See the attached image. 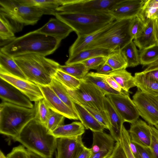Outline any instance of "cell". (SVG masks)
<instances>
[{
  "label": "cell",
  "instance_id": "cell-24",
  "mask_svg": "<svg viewBox=\"0 0 158 158\" xmlns=\"http://www.w3.org/2000/svg\"><path fill=\"white\" fill-rule=\"evenodd\" d=\"M114 141L110 135L103 131L93 132V142L91 148L93 154L101 150L112 151Z\"/></svg>",
  "mask_w": 158,
  "mask_h": 158
},
{
  "label": "cell",
  "instance_id": "cell-27",
  "mask_svg": "<svg viewBox=\"0 0 158 158\" xmlns=\"http://www.w3.org/2000/svg\"><path fill=\"white\" fill-rule=\"evenodd\" d=\"M135 84L138 89L144 93L154 96L158 95V82L150 79L141 72L135 73Z\"/></svg>",
  "mask_w": 158,
  "mask_h": 158
},
{
  "label": "cell",
  "instance_id": "cell-58",
  "mask_svg": "<svg viewBox=\"0 0 158 158\" xmlns=\"http://www.w3.org/2000/svg\"><path fill=\"white\" fill-rule=\"evenodd\" d=\"M150 19L152 20L158 19V8H157L156 12L151 17Z\"/></svg>",
  "mask_w": 158,
  "mask_h": 158
},
{
  "label": "cell",
  "instance_id": "cell-43",
  "mask_svg": "<svg viewBox=\"0 0 158 158\" xmlns=\"http://www.w3.org/2000/svg\"><path fill=\"white\" fill-rule=\"evenodd\" d=\"M106 56H96L85 60L81 63L83 64L89 70H96L105 63Z\"/></svg>",
  "mask_w": 158,
  "mask_h": 158
},
{
  "label": "cell",
  "instance_id": "cell-51",
  "mask_svg": "<svg viewBox=\"0 0 158 158\" xmlns=\"http://www.w3.org/2000/svg\"><path fill=\"white\" fill-rule=\"evenodd\" d=\"M93 155L91 148L85 146L77 158H91Z\"/></svg>",
  "mask_w": 158,
  "mask_h": 158
},
{
  "label": "cell",
  "instance_id": "cell-31",
  "mask_svg": "<svg viewBox=\"0 0 158 158\" xmlns=\"http://www.w3.org/2000/svg\"><path fill=\"white\" fill-rule=\"evenodd\" d=\"M49 86L60 99L76 113L73 102L66 87L54 77Z\"/></svg>",
  "mask_w": 158,
  "mask_h": 158
},
{
  "label": "cell",
  "instance_id": "cell-46",
  "mask_svg": "<svg viewBox=\"0 0 158 158\" xmlns=\"http://www.w3.org/2000/svg\"><path fill=\"white\" fill-rule=\"evenodd\" d=\"M6 156L7 158H28L27 149L23 145L14 148Z\"/></svg>",
  "mask_w": 158,
  "mask_h": 158
},
{
  "label": "cell",
  "instance_id": "cell-20",
  "mask_svg": "<svg viewBox=\"0 0 158 158\" xmlns=\"http://www.w3.org/2000/svg\"><path fill=\"white\" fill-rule=\"evenodd\" d=\"M116 20L99 30L89 35L77 36V38L69 49V57H71L83 51L88 45L109 29L115 23Z\"/></svg>",
  "mask_w": 158,
  "mask_h": 158
},
{
  "label": "cell",
  "instance_id": "cell-40",
  "mask_svg": "<svg viewBox=\"0 0 158 158\" xmlns=\"http://www.w3.org/2000/svg\"><path fill=\"white\" fill-rule=\"evenodd\" d=\"M104 127L110 130L111 124L106 111L105 110H98L88 106L82 105Z\"/></svg>",
  "mask_w": 158,
  "mask_h": 158
},
{
  "label": "cell",
  "instance_id": "cell-44",
  "mask_svg": "<svg viewBox=\"0 0 158 158\" xmlns=\"http://www.w3.org/2000/svg\"><path fill=\"white\" fill-rule=\"evenodd\" d=\"M150 126L152 134L150 148L153 158H158V130L154 126Z\"/></svg>",
  "mask_w": 158,
  "mask_h": 158
},
{
  "label": "cell",
  "instance_id": "cell-54",
  "mask_svg": "<svg viewBox=\"0 0 158 158\" xmlns=\"http://www.w3.org/2000/svg\"><path fill=\"white\" fill-rule=\"evenodd\" d=\"M144 6L147 7L158 8V0H146Z\"/></svg>",
  "mask_w": 158,
  "mask_h": 158
},
{
  "label": "cell",
  "instance_id": "cell-53",
  "mask_svg": "<svg viewBox=\"0 0 158 158\" xmlns=\"http://www.w3.org/2000/svg\"><path fill=\"white\" fill-rule=\"evenodd\" d=\"M129 146L135 158H140L139 154L136 144L130 139Z\"/></svg>",
  "mask_w": 158,
  "mask_h": 158
},
{
  "label": "cell",
  "instance_id": "cell-42",
  "mask_svg": "<svg viewBox=\"0 0 158 158\" xmlns=\"http://www.w3.org/2000/svg\"><path fill=\"white\" fill-rule=\"evenodd\" d=\"M130 139L128 131L123 125L122 128L121 138L119 143L123 149L127 158H135L130 147Z\"/></svg>",
  "mask_w": 158,
  "mask_h": 158
},
{
  "label": "cell",
  "instance_id": "cell-55",
  "mask_svg": "<svg viewBox=\"0 0 158 158\" xmlns=\"http://www.w3.org/2000/svg\"><path fill=\"white\" fill-rule=\"evenodd\" d=\"M143 93L155 107L158 110V95L154 96L150 94Z\"/></svg>",
  "mask_w": 158,
  "mask_h": 158
},
{
  "label": "cell",
  "instance_id": "cell-59",
  "mask_svg": "<svg viewBox=\"0 0 158 158\" xmlns=\"http://www.w3.org/2000/svg\"><path fill=\"white\" fill-rule=\"evenodd\" d=\"M0 158H7L6 156H5L3 152L1 150L0 152Z\"/></svg>",
  "mask_w": 158,
  "mask_h": 158
},
{
  "label": "cell",
  "instance_id": "cell-17",
  "mask_svg": "<svg viewBox=\"0 0 158 158\" xmlns=\"http://www.w3.org/2000/svg\"><path fill=\"white\" fill-rule=\"evenodd\" d=\"M128 131L132 141L143 146L150 148L152 132L150 125L145 121L138 119L131 123Z\"/></svg>",
  "mask_w": 158,
  "mask_h": 158
},
{
  "label": "cell",
  "instance_id": "cell-36",
  "mask_svg": "<svg viewBox=\"0 0 158 158\" xmlns=\"http://www.w3.org/2000/svg\"><path fill=\"white\" fill-rule=\"evenodd\" d=\"M54 77L66 88L71 90H76L80 86L81 80L58 69Z\"/></svg>",
  "mask_w": 158,
  "mask_h": 158
},
{
  "label": "cell",
  "instance_id": "cell-1",
  "mask_svg": "<svg viewBox=\"0 0 158 158\" xmlns=\"http://www.w3.org/2000/svg\"><path fill=\"white\" fill-rule=\"evenodd\" d=\"M61 41L58 39L35 30L16 38L1 48L0 51L13 58L30 54L46 56L52 54L57 49Z\"/></svg>",
  "mask_w": 158,
  "mask_h": 158
},
{
  "label": "cell",
  "instance_id": "cell-41",
  "mask_svg": "<svg viewBox=\"0 0 158 158\" xmlns=\"http://www.w3.org/2000/svg\"><path fill=\"white\" fill-rule=\"evenodd\" d=\"M65 118L61 114L50 110V114L46 126L51 132L58 127L64 125Z\"/></svg>",
  "mask_w": 158,
  "mask_h": 158
},
{
  "label": "cell",
  "instance_id": "cell-33",
  "mask_svg": "<svg viewBox=\"0 0 158 158\" xmlns=\"http://www.w3.org/2000/svg\"><path fill=\"white\" fill-rule=\"evenodd\" d=\"M105 62L114 70L126 69L127 62L121 50L112 51L106 56Z\"/></svg>",
  "mask_w": 158,
  "mask_h": 158
},
{
  "label": "cell",
  "instance_id": "cell-26",
  "mask_svg": "<svg viewBox=\"0 0 158 158\" xmlns=\"http://www.w3.org/2000/svg\"><path fill=\"white\" fill-rule=\"evenodd\" d=\"M0 73H7L20 78L27 79L13 57L0 51Z\"/></svg>",
  "mask_w": 158,
  "mask_h": 158
},
{
  "label": "cell",
  "instance_id": "cell-8",
  "mask_svg": "<svg viewBox=\"0 0 158 158\" xmlns=\"http://www.w3.org/2000/svg\"><path fill=\"white\" fill-rule=\"evenodd\" d=\"M119 0H69L59 7L57 12L93 13L108 12Z\"/></svg>",
  "mask_w": 158,
  "mask_h": 158
},
{
  "label": "cell",
  "instance_id": "cell-47",
  "mask_svg": "<svg viewBox=\"0 0 158 158\" xmlns=\"http://www.w3.org/2000/svg\"><path fill=\"white\" fill-rule=\"evenodd\" d=\"M97 73L99 76L102 77L112 89L121 93H128L123 90L114 79L109 74H103Z\"/></svg>",
  "mask_w": 158,
  "mask_h": 158
},
{
  "label": "cell",
  "instance_id": "cell-45",
  "mask_svg": "<svg viewBox=\"0 0 158 158\" xmlns=\"http://www.w3.org/2000/svg\"><path fill=\"white\" fill-rule=\"evenodd\" d=\"M141 72L148 78L158 82V60L148 65Z\"/></svg>",
  "mask_w": 158,
  "mask_h": 158
},
{
  "label": "cell",
  "instance_id": "cell-49",
  "mask_svg": "<svg viewBox=\"0 0 158 158\" xmlns=\"http://www.w3.org/2000/svg\"><path fill=\"white\" fill-rule=\"evenodd\" d=\"M135 143L138 148L140 158H153L150 148L143 147Z\"/></svg>",
  "mask_w": 158,
  "mask_h": 158
},
{
  "label": "cell",
  "instance_id": "cell-11",
  "mask_svg": "<svg viewBox=\"0 0 158 158\" xmlns=\"http://www.w3.org/2000/svg\"><path fill=\"white\" fill-rule=\"evenodd\" d=\"M0 77L18 89L31 102H35L44 98L38 85L28 80L4 73H0Z\"/></svg>",
  "mask_w": 158,
  "mask_h": 158
},
{
  "label": "cell",
  "instance_id": "cell-30",
  "mask_svg": "<svg viewBox=\"0 0 158 158\" xmlns=\"http://www.w3.org/2000/svg\"><path fill=\"white\" fill-rule=\"evenodd\" d=\"M84 81L90 83L98 87L105 95L114 94H129V93H123L118 92L110 87L105 80L99 76L96 72H90L86 75Z\"/></svg>",
  "mask_w": 158,
  "mask_h": 158
},
{
  "label": "cell",
  "instance_id": "cell-35",
  "mask_svg": "<svg viewBox=\"0 0 158 158\" xmlns=\"http://www.w3.org/2000/svg\"><path fill=\"white\" fill-rule=\"evenodd\" d=\"M140 64L143 66L148 65L158 60V45L139 50Z\"/></svg>",
  "mask_w": 158,
  "mask_h": 158
},
{
  "label": "cell",
  "instance_id": "cell-38",
  "mask_svg": "<svg viewBox=\"0 0 158 158\" xmlns=\"http://www.w3.org/2000/svg\"><path fill=\"white\" fill-rule=\"evenodd\" d=\"M37 102V113L35 119L46 126L50 114V109L44 98Z\"/></svg>",
  "mask_w": 158,
  "mask_h": 158
},
{
  "label": "cell",
  "instance_id": "cell-9",
  "mask_svg": "<svg viewBox=\"0 0 158 158\" xmlns=\"http://www.w3.org/2000/svg\"><path fill=\"white\" fill-rule=\"evenodd\" d=\"M78 104L98 110H105L104 99L106 96L93 84L81 80L79 88L75 90Z\"/></svg>",
  "mask_w": 158,
  "mask_h": 158
},
{
  "label": "cell",
  "instance_id": "cell-57",
  "mask_svg": "<svg viewBox=\"0 0 158 158\" xmlns=\"http://www.w3.org/2000/svg\"><path fill=\"white\" fill-rule=\"evenodd\" d=\"M154 31L156 44L158 45V19L154 20Z\"/></svg>",
  "mask_w": 158,
  "mask_h": 158
},
{
  "label": "cell",
  "instance_id": "cell-4",
  "mask_svg": "<svg viewBox=\"0 0 158 158\" xmlns=\"http://www.w3.org/2000/svg\"><path fill=\"white\" fill-rule=\"evenodd\" d=\"M37 110V102L34 107L28 108L2 102L0 105V132L13 139L24 127L35 119Z\"/></svg>",
  "mask_w": 158,
  "mask_h": 158
},
{
  "label": "cell",
  "instance_id": "cell-12",
  "mask_svg": "<svg viewBox=\"0 0 158 158\" xmlns=\"http://www.w3.org/2000/svg\"><path fill=\"white\" fill-rule=\"evenodd\" d=\"M146 0H119L108 11L116 20L134 18L141 12Z\"/></svg>",
  "mask_w": 158,
  "mask_h": 158
},
{
  "label": "cell",
  "instance_id": "cell-39",
  "mask_svg": "<svg viewBox=\"0 0 158 158\" xmlns=\"http://www.w3.org/2000/svg\"><path fill=\"white\" fill-rule=\"evenodd\" d=\"M147 20L140 14L132 19L130 27V33L132 40L142 32L145 27Z\"/></svg>",
  "mask_w": 158,
  "mask_h": 158
},
{
  "label": "cell",
  "instance_id": "cell-56",
  "mask_svg": "<svg viewBox=\"0 0 158 158\" xmlns=\"http://www.w3.org/2000/svg\"><path fill=\"white\" fill-rule=\"evenodd\" d=\"M28 158H52L47 157L36 152L27 149Z\"/></svg>",
  "mask_w": 158,
  "mask_h": 158
},
{
  "label": "cell",
  "instance_id": "cell-52",
  "mask_svg": "<svg viewBox=\"0 0 158 158\" xmlns=\"http://www.w3.org/2000/svg\"><path fill=\"white\" fill-rule=\"evenodd\" d=\"M112 152V151L109 150H101L93 154L91 158H106L109 156Z\"/></svg>",
  "mask_w": 158,
  "mask_h": 158
},
{
  "label": "cell",
  "instance_id": "cell-18",
  "mask_svg": "<svg viewBox=\"0 0 158 158\" xmlns=\"http://www.w3.org/2000/svg\"><path fill=\"white\" fill-rule=\"evenodd\" d=\"M36 30L39 33L61 41L74 31L69 25L56 18L50 19L44 25Z\"/></svg>",
  "mask_w": 158,
  "mask_h": 158
},
{
  "label": "cell",
  "instance_id": "cell-19",
  "mask_svg": "<svg viewBox=\"0 0 158 158\" xmlns=\"http://www.w3.org/2000/svg\"><path fill=\"white\" fill-rule=\"evenodd\" d=\"M104 103L105 110L107 113L111 124V128L109 130L110 135L116 142L119 143L124 122L106 96L104 98Z\"/></svg>",
  "mask_w": 158,
  "mask_h": 158
},
{
  "label": "cell",
  "instance_id": "cell-13",
  "mask_svg": "<svg viewBox=\"0 0 158 158\" xmlns=\"http://www.w3.org/2000/svg\"><path fill=\"white\" fill-rule=\"evenodd\" d=\"M85 147L82 135L56 138V158H77Z\"/></svg>",
  "mask_w": 158,
  "mask_h": 158
},
{
  "label": "cell",
  "instance_id": "cell-21",
  "mask_svg": "<svg viewBox=\"0 0 158 158\" xmlns=\"http://www.w3.org/2000/svg\"><path fill=\"white\" fill-rule=\"evenodd\" d=\"M69 0H17L21 4L35 7L41 11L44 15L55 16L57 9L60 6L67 3Z\"/></svg>",
  "mask_w": 158,
  "mask_h": 158
},
{
  "label": "cell",
  "instance_id": "cell-10",
  "mask_svg": "<svg viewBox=\"0 0 158 158\" xmlns=\"http://www.w3.org/2000/svg\"><path fill=\"white\" fill-rule=\"evenodd\" d=\"M110 100L124 122L130 123L139 119L140 116L135 104L129 94L106 95Z\"/></svg>",
  "mask_w": 158,
  "mask_h": 158
},
{
  "label": "cell",
  "instance_id": "cell-37",
  "mask_svg": "<svg viewBox=\"0 0 158 158\" xmlns=\"http://www.w3.org/2000/svg\"><path fill=\"white\" fill-rule=\"evenodd\" d=\"M15 33L6 21L0 17V45L3 46L10 43L16 37Z\"/></svg>",
  "mask_w": 158,
  "mask_h": 158
},
{
  "label": "cell",
  "instance_id": "cell-29",
  "mask_svg": "<svg viewBox=\"0 0 158 158\" xmlns=\"http://www.w3.org/2000/svg\"><path fill=\"white\" fill-rule=\"evenodd\" d=\"M109 74L124 91L129 93V89L136 86L134 76L126 69L114 70Z\"/></svg>",
  "mask_w": 158,
  "mask_h": 158
},
{
  "label": "cell",
  "instance_id": "cell-50",
  "mask_svg": "<svg viewBox=\"0 0 158 158\" xmlns=\"http://www.w3.org/2000/svg\"><path fill=\"white\" fill-rule=\"evenodd\" d=\"M96 73L101 74H108L114 71V69L105 62L96 69Z\"/></svg>",
  "mask_w": 158,
  "mask_h": 158
},
{
  "label": "cell",
  "instance_id": "cell-6",
  "mask_svg": "<svg viewBox=\"0 0 158 158\" xmlns=\"http://www.w3.org/2000/svg\"><path fill=\"white\" fill-rule=\"evenodd\" d=\"M55 16L70 27L77 36L91 34L115 20L108 12L88 13L57 12Z\"/></svg>",
  "mask_w": 158,
  "mask_h": 158
},
{
  "label": "cell",
  "instance_id": "cell-5",
  "mask_svg": "<svg viewBox=\"0 0 158 158\" xmlns=\"http://www.w3.org/2000/svg\"><path fill=\"white\" fill-rule=\"evenodd\" d=\"M40 10L20 4L17 0H0V17L15 33L26 26L36 24L44 15Z\"/></svg>",
  "mask_w": 158,
  "mask_h": 158
},
{
  "label": "cell",
  "instance_id": "cell-25",
  "mask_svg": "<svg viewBox=\"0 0 158 158\" xmlns=\"http://www.w3.org/2000/svg\"><path fill=\"white\" fill-rule=\"evenodd\" d=\"M85 128L81 122H74L58 127L51 132L56 138L72 137L82 135Z\"/></svg>",
  "mask_w": 158,
  "mask_h": 158
},
{
  "label": "cell",
  "instance_id": "cell-2",
  "mask_svg": "<svg viewBox=\"0 0 158 158\" xmlns=\"http://www.w3.org/2000/svg\"><path fill=\"white\" fill-rule=\"evenodd\" d=\"M14 58L27 80L43 86L50 85L60 65L56 61L38 54H27Z\"/></svg>",
  "mask_w": 158,
  "mask_h": 158
},
{
  "label": "cell",
  "instance_id": "cell-7",
  "mask_svg": "<svg viewBox=\"0 0 158 158\" xmlns=\"http://www.w3.org/2000/svg\"><path fill=\"white\" fill-rule=\"evenodd\" d=\"M133 19L116 20L109 29L87 46L84 50L96 48L111 51L121 50L133 40L130 33V26Z\"/></svg>",
  "mask_w": 158,
  "mask_h": 158
},
{
  "label": "cell",
  "instance_id": "cell-34",
  "mask_svg": "<svg viewBox=\"0 0 158 158\" xmlns=\"http://www.w3.org/2000/svg\"><path fill=\"white\" fill-rule=\"evenodd\" d=\"M59 69L80 80L84 79L89 70L81 63L60 65Z\"/></svg>",
  "mask_w": 158,
  "mask_h": 158
},
{
  "label": "cell",
  "instance_id": "cell-15",
  "mask_svg": "<svg viewBox=\"0 0 158 158\" xmlns=\"http://www.w3.org/2000/svg\"><path fill=\"white\" fill-rule=\"evenodd\" d=\"M0 97L2 102L27 108L34 107L31 101L23 93L0 78Z\"/></svg>",
  "mask_w": 158,
  "mask_h": 158
},
{
  "label": "cell",
  "instance_id": "cell-32",
  "mask_svg": "<svg viewBox=\"0 0 158 158\" xmlns=\"http://www.w3.org/2000/svg\"><path fill=\"white\" fill-rule=\"evenodd\" d=\"M121 51L127 62V68L135 67L140 64L139 52L133 40L127 44Z\"/></svg>",
  "mask_w": 158,
  "mask_h": 158
},
{
  "label": "cell",
  "instance_id": "cell-22",
  "mask_svg": "<svg viewBox=\"0 0 158 158\" xmlns=\"http://www.w3.org/2000/svg\"><path fill=\"white\" fill-rule=\"evenodd\" d=\"M133 41L139 50L157 44L154 34V20L147 19L143 29Z\"/></svg>",
  "mask_w": 158,
  "mask_h": 158
},
{
  "label": "cell",
  "instance_id": "cell-3",
  "mask_svg": "<svg viewBox=\"0 0 158 158\" xmlns=\"http://www.w3.org/2000/svg\"><path fill=\"white\" fill-rule=\"evenodd\" d=\"M14 140L27 149L48 157H52L56 148V138L35 119L30 122Z\"/></svg>",
  "mask_w": 158,
  "mask_h": 158
},
{
  "label": "cell",
  "instance_id": "cell-48",
  "mask_svg": "<svg viewBox=\"0 0 158 158\" xmlns=\"http://www.w3.org/2000/svg\"><path fill=\"white\" fill-rule=\"evenodd\" d=\"M106 158H127L119 143L116 142L111 153Z\"/></svg>",
  "mask_w": 158,
  "mask_h": 158
},
{
  "label": "cell",
  "instance_id": "cell-14",
  "mask_svg": "<svg viewBox=\"0 0 158 158\" xmlns=\"http://www.w3.org/2000/svg\"><path fill=\"white\" fill-rule=\"evenodd\" d=\"M132 100L139 116L149 125L154 126L158 123V110L139 89L133 96Z\"/></svg>",
  "mask_w": 158,
  "mask_h": 158
},
{
  "label": "cell",
  "instance_id": "cell-23",
  "mask_svg": "<svg viewBox=\"0 0 158 158\" xmlns=\"http://www.w3.org/2000/svg\"><path fill=\"white\" fill-rule=\"evenodd\" d=\"M76 112L79 120L86 129H90L93 132L103 131L105 129L82 105L73 102Z\"/></svg>",
  "mask_w": 158,
  "mask_h": 158
},
{
  "label": "cell",
  "instance_id": "cell-60",
  "mask_svg": "<svg viewBox=\"0 0 158 158\" xmlns=\"http://www.w3.org/2000/svg\"><path fill=\"white\" fill-rule=\"evenodd\" d=\"M154 126L158 130V123L155 124Z\"/></svg>",
  "mask_w": 158,
  "mask_h": 158
},
{
  "label": "cell",
  "instance_id": "cell-16",
  "mask_svg": "<svg viewBox=\"0 0 158 158\" xmlns=\"http://www.w3.org/2000/svg\"><path fill=\"white\" fill-rule=\"evenodd\" d=\"M38 85L50 110L69 119L79 120L77 114L60 99L49 86Z\"/></svg>",
  "mask_w": 158,
  "mask_h": 158
},
{
  "label": "cell",
  "instance_id": "cell-28",
  "mask_svg": "<svg viewBox=\"0 0 158 158\" xmlns=\"http://www.w3.org/2000/svg\"><path fill=\"white\" fill-rule=\"evenodd\" d=\"M112 51L102 48H93L83 50L74 56L69 57L65 62V65H70L81 62L98 56H107Z\"/></svg>",
  "mask_w": 158,
  "mask_h": 158
}]
</instances>
